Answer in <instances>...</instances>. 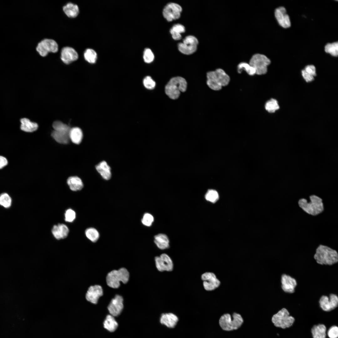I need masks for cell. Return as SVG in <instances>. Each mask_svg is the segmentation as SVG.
<instances>
[{
  "label": "cell",
  "instance_id": "1",
  "mask_svg": "<svg viewBox=\"0 0 338 338\" xmlns=\"http://www.w3.org/2000/svg\"><path fill=\"white\" fill-rule=\"evenodd\" d=\"M314 258L317 263L321 265H331L338 261V254L335 250L320 245L316 248Z\"/></svg>",
  "mask_w": 338,
  "mask_h": 338
},
{
  "label": "cell",
  "instance_id": "2",
  "mask_svg": "<svg viewBox=\"0 0 338 338\" xmlns=\"http://www.w3.org/2000/svg\"><path fill=\"white\" fill-rule=\"evenodd\" d=\"M207 77V85L215 90H220L222 87L227 85L230 80L229 76L221 69L208 72Z\"/></svg>",
  "mask_w": 338,
  "mask_h": 338
},
{
  "label": "cell",
  "instance_id": "3",
  "mask_svg": "<svg viewBox=\"0 0 338 338\" xmlns=\"http://www.w3.org/2000/svg\"><path fill=\"white\" fill-rule=\"evenodd\" d=\"M310 199L309 202L305 198L300 199L298 201L299 207L306 213L312 215H317L321 213L324 209L322 199L315 195L310 196Z\"/></svg>",
  "mask_w": 338,
  "mask_h": 338
},
{
  "label": "cell",
  "instance_id": "4",
  "mask_svg": "<svg viewBox=\"0 0 338 338\" xmlns=\"http://www.w3.org/2000/svg\"><path fill=\"white\" fill-rule=\"evenodd\" d=\"M187 82L183 78L176 77L172 78L165 88L166 95L171 99H177L181 92H185L187 88Z\"/></svg>",
  "mask_w": 338,
  "mask_h": 338
},
{
  "label": "cell",
  "instance_id": "5",
  "mask_svg": "<svg viewBox=\"0 0 338 338\" xmlns=\"http://www.w3.org/2000/svg\"><path fill=\"white\" fill-rule=\"evenodd\" d=\"M129 273L125 268H121L118 270H113L107 274L106 281L107 285L113 288H118L120 282L125 284L128 281Z\"/></svg>",
  "mask_w": 338,
  "mask_h": 338
},
{
  "label": "cell",
  "instance_id": "6",
  "mask_svg": "<svg viewBox=\"0 0 338 338\" xmlns=\"http://www.w3.org/2000/svg\"><path fill=\"white\" fill-rule=\"evenodd\" d=\"M232 318L229 314H225L222 315L219 320V324L221 328L226 331L236 330L239 328L243 322L241 315L234 313L232 315Z\"/></svg>",
  "mask_w": 338,
  "mask_h": 338
},
{
  "label": "cell",
  "instance_id": "7",
  "mask_svg": "<svg viewBox=\"0 0 338 338\" xmlns=\"http://www.w3.org/2000/svg\"><path fill=\"white\" fill-rule=\"evenodd\" d=\"M271 320L275 326L284 329L292 325L295 319L287 309L283 308L273 316Z\"/></svg>",
  "mask_w": 338,
  "mask_h": 338
},
{
  "label": "cell",
  "instance_id": "8",
  "mask_svg": "<svg viewBox=\"0 0 338 338\" xmlns=\"http://www.w3.org/2000/svg\"><path fill=\"white\" fill-rule=\"evenodd\" d=\"M270 62V60L265 55L256 54L252 56L249 64L254 68L256 74L262 75L267 73V66Z\"/></svg>",
  "mask_w": 338,
  "mask_h": 338
},
{
  "label": "cell",
  "instance_id": "9",
  "mask_svg": "<svg viewBox=\"0 0 338 338\" xmlns=\"http://www.w3.org/2000/svg\"><path fill=\"white\" fill-rule=\"evenodd\" d=\"M198 43L196 38L192 35H188L185 37L182 42L178 44V49L183 54H191L196 51Z\"/></svg>",
  "mask_w": 338,
  "mask_h": 338
},
{
  "label": "cell",
  "instance_id": "10",
  "mask_svg": "<svg viewBox=\"0 0 338 338\" xmlns=\"http://www.w3.org/2000/svg\"><path fill=\"white\" fill-rule=\"evenodd\" d=\"M58 49V45L54 40L46 38L39 42L36 48V51L41 56L45 57L49 53H56Z\"/></svg>",
  "mask_w": 338,
  "mask_h": 338
},
{
  "label": "cell",
  "instance_id": "11",
  "mask_svg": "<svg viewBox=\"0 0 338 338\" xmlns=\"http://www.w3.org/2000/svg\"><path fill=\"white\" fill-rule=\"evenodd\" d=\"M156 267L160 272H171L173 270L174 264L171 257L167 254L163 253L155 258Z\"/></svg>",
  "mask_w": 338,
  "mask_h": 338
},
{
  "label": "cell",
  "instance_id": "12",
  "mask_svg": "<svg viewBox=\"0 0 338 338\" xmlns=\"http://www.w3.org/2000/svg\"><path fill=\"white\" fill-rule=\"evenodd\" d=\"M182 9L178 4L174 3H167L163 9L162 14L164 17L169 22L179 18Z\"/></svg>",
  "mask_w": 338,
  "mask_h": 338
},
{
  "label": "cell",
  "instance_id": "13",
  "mask_svg": "<svg viewBox=\"0 0 338 338\" xmlns=\"http://www.w3.org/2000/svg\"><path fill=\"white\" fill-rule=\"evenodd\" d=\"M201 278L203 281V288L207 291L213 290L218 288L220 284V281L213 272H205L201 275Z\"/></svg>",
  "mask_w": 338,
  "mask_h": 338
},
{
  "label": "cell",
  "instance_id": "14",
  "mask_svg": "<svg viewBox=\"0 0 338 338\" xmlns=\"http://www.w3.org/2000/svg\"><path fill=\"white\" fill-rule=\"evenodd\" d=\"M320 308L324 311L329 312L334 310L338 305V297L334 294H330L329 296L322 295L319 301Z\"/></svg>",
  "mask_w": 338,
  "mask_h": 338
},
{
  "label": "cell",
  "instance_id": "15",
  "mask_svg": "<svg viewBox=\"0 0 338 338\" xmlns=\"http://www.w3.org/2000/svg\"><path fill=\"white\" fill-rule=\"evenodd\" d=\"M103 294L102 287L98 285L90 286L85 293L86 300L94 304L97 303L99 299Z\"/></svg>",
  "mask_w": 338,
  "mask_h": 338
},
{
  "label": "cell",
  "instance_id": "16",
  "mask_svg": "<svg viewBox=\"0 0 338 338\" xmlns=\"http://www.w3.org/2000/svg\"><path fill=\"white\" fill-rule=\"evenodd\" d=\"M123 301L122 297L119 295H116L111 300L108 306L110 315L115 317L120 314L124 307Z\"/></svg>",
  "mask_w": 338,
  "mask_h": 338
},
{
  "label": "cell",
  "instance_id": "17",
  "mask_svg": "<svg viewBox=\"0 0 338 338\" xmlns=\"http://www.w3.org/2000/svg\"><path fill=\"white\" fill-rule=\"evenodd\" d=\"M281 288L284 292L292 294L295 292L297 282L294 278L289 275L283 274L281 276Z\"/></svg>",
  "mask_w": 338,
  "mask_h": 338
},
{
  "label": "cell",
  "instance_id": "18",
  "mask_svg": "<svg viewBox=\"0 0 338 338\" xmlns=\"http://www.w3.org/2000/svg\"><path fill=\"white\" fill-rule=\"evenodd\" d=\"M274 14L278 23L281 26L284 28H288L290 26L289 16L284 7H280L276 8Z\"/></svg>",
  "mask_w": 338,
  "mask_h": 338
},
{
  "label": "cell",
  "instance_id": "19",
  "mask_svg": "<svg viewBox=\"0 0 338 338\" xmlns=\"http://www.w3.org/2000/svg\"><path fill=\"white\" fill-rule=\"evenodd\" d=\"M60 58L64 63L68 64L77 60L78 58V55L77 52L72 48L66 47L61 50Z\"/></svg>",
  "mask_w": 338,
  "mask_h": 338
},
{
  "label": "cell",
  "instance_id": "20",
  "mask_svg": "<svg viewBox=\"0 0 338 338\" xmlns=\"http://www.w3.org/2000/svg\"><path fill=\"white\" fill-rule=\"evenodd\" d=\"M160 322L169 328H174L178 321V317L172 313H162L160 318Z\"/></svg>",
  "mask_w": 338,
  "mask_h": 338
},
{
  "label": "cell",
  "instance_id": "21",
  "mask_svg": "<svg viewBox=\"0 0 338 338\" xmlns=\"http://www.w3.org/2000/svg\"><path fill=\"white\" fill-rule=\"evenodd\" d=\"M69 230L68 227L64 224L59 223L54 225L52 229V233L54 237L57 240L66 238L68 236Z\"/></svg>",
  "mask_w": 338,
  "mask_h": 338
},
{
  "label": "cell",
  "instance_id": "22",
  "mask_svg": "<svg viewBox=\"0 0 338 338\" xmlns=\"http://www.w3.org/2000/svg\"><path fill=\"white\" fill-rule=\"evenodd\" d=\"M95 168L104 179L108 180L111 178V168L106 161L100 162L95 166Z\"/></svg>",
  "mask_w": 338,
  "mask_h": 338
},
{
  "label": "cell",
  "instance_id": "23",
  "mask_svg": "<svg viewBox=\"0 0 338 338\" xmlns=\"http://www.w3.org/2000/svg\"><path fill=\"white\" fill-rule=\"evenodd\" d=\"M21 123L20 129L26 132H32L36 131L38 127V124L31 121L26 118H22L20 119Z\"/></svg>",
  "mask_w": 338,
  "mask_h": 338
},
{
  "label": "cell",
  "instance_id": "24",
  "mask_svg": "<svg viewBox=\"0 0 338 338\" xmlns=\"http://www.w3.org/2000/svg\"><path fill=\"white\" fill-rule=\"evenodd\" d=\"M154 242L157 247L161 250H164L169 247V241L165 234L159 233L154 237Z\"/></svg>",
  "mask_w": 338,
  "mask_h": 338
},
{
  "label": "cell",
  "instance_id": "25",
  "mask_svg": "<svg viewBox=\"0 0 338 338\" xmlns=\"http://www.w3.org/2000/svg\"><path fill=\"white\" fill-rule=\"evenodd\" d=\"M67 182L70 190L74 191L81 190L84 186L81 179L77 176L69 177L67 180Z\"/></svg>",
  "mask_w": 338,
  "mask_h": 338
},
{
  "label": "cell",
  "instance_id": "26",
  "mask_svg": "<svg viewBox=\"0 0 338 338\" xmlns=\"http://www.w3.org/2000/svg\"><path fill=\"white\" fill-rule=\"evenodd\" d=\"M326 328L323 324H319L313 326L311 333L313 338H326Z\"/></svg>",
  "mask_w": 338,
  "mask_h": 338
},
{
  "label": "cell",
  "instance_id": "27",
  "mask_svg": "<svg viewBox=\"0 0 338 338\" xmlns=\"http://www.w3.org/2000/svg\"><path fill=\"white\" fill-rule=\"evenodd\" d=\"M63 9L65 14L69 18L76 17L79 12L78 6L71 3H67L63 6Z\"/></svg>",
  "mask_w": 338,
  "mask_h": 338
},
{
  "label": "cell",
  "instance_id": "28",
  "mask_svg": "<svg viewBox=\"0 0 338 338\" xmlns=\"http://www.w3.org/2000/svg\"><path fill=\"white\" fill-rule=\"evenodd\" d=\"M51 136L56 142L60 144H66L69 143L70 139L69 132H59L54 130L52 132Z\"/></svg>",
  "mask_w": 338,
  "mask_h": 338
},
{
  "label": "cell",
  "instance_id": "29",
  "mask_svg": "<svg viewBox=\"0 0 338 338\" xmlns=\"http://www.w3.org/2000/svg\"><path fill=\"white\" fill-rule=\"evenodd\" d=\"M83 136L82 131L79 128L74 127L70 129L69 137L73 143L76 144H79L82 140Z\"/></svg>",
  "mask_w": 338,
  "mask_h": 338
},
{
  "label": "cell",
  "instance_id": "30",
  "mask_svg": "<svg viewBox=\"0 0 338 338\" xmlns=\"http://www.w3.org/2000/svg\"><path fill=\"white\" fill-rule=\"evenodd\" d=\"M118 325L114 317L110 314L106 316L103 322L104 328L110 332L115 331L117 329Z\"/></svg>",
  "mask_w": 338,
  "mask_h": 338
},
{
  "label": "cell",
  "instance_id": "31",
  "mask_svg": "<svg viewBox=\"0 0 338 338\" xmlns=\"http://www.w3.org/2000/svg\"><path fill=\"white\" fill-rule=\"evenodd\" d=\"M170 31L173 38L175 40H179L182 38L181 33L185 32V29L182 25L177 23L173 25Z\"/></svg>",
  "mask_w": 338,
  "mask_h": 338
},
{
  "label": "cell",
  "instance_id": "32",
  "mask_svg": "<svg viewBox=\"0 0 338 338\" xmlns=\"http://www.w3.org/2000/svg\"><path fill=\"white\" fill-rule=\"evenodd\" d=\"M87 238L92 242H95L99 238L100 234L98 231L95 228H89L85 231Z\"/></svg>",
  "mask_w": 338,
  "mask_h": 338
},
{
  "label": "cell",
  "instance_id": "33",
  "mask_svg": "<svg viewBox=\"0 0 338 338\" xmlns=\"http://www.w3.org/2000/svg\"><path fill=\"white\" fill-rule=\"evenodd\" d=\"M85 59L88 62L95 63L97 59V54L95 51L91 49H87L85 51L84 54Z\"/></svg>",
  "mask_w": 338,
  "mask_h": 338
},
{
  "label": "cell",
  "instance_id": "34",
  "mask_svg": "<svg viewBox=\"0 0 338 338\" xmlns=\"http://www.w3.org/2000/svg\"><path fill=\"white\" fill-rule=\"evenodd\" d=\"M237 68L238 71L239 73H241L242 71L244 70L250 75H253L256 74V71L254 68L249 64L247 63H240L238 64Z\"/></svg>",
  "mask_w": 338,
  "mask_h": 338
},
{
  "label": "cell",
  "instance_id": "35",
  "mask_svg": "<svg viewBox=\"0 0 338 338\" xmlns=\"http://www.w3.org/2000/svg\"><path fill=\"white\" fill-rule=\"evenodd\" d=\"M325 52L334 57L338 55V43L337 42L328 43L325 46Z\"/></svg>",
  "mask_w": 338,
  "mask_h": 338
},
{
  "label": "cell",
  "instance_id": "36",
  "mask_svg": "<svg viewBox=\"0 0 338 338\" xmlns=\"http://www.w3.org/2000/svg\"><path fill=\"white\" fill-rule=\"evenodd\" d=\"M265 110L269 112L273 113L279 108L278 101L274 99L268 100L265 105Z\"/></svg>",
  "mask_w": 338,
  "mask_h": 338
},
{
  "label": "cell",
  "instance_id": "37",
  "mask_svg": "<svg viewBox=\"0 0 338 338\" xmlns=\"http://www.w3.org/2000/svg\"><path fill=\"white\" fill-rule=\"evenodd\" d=\"M12 203V198L8 193L4 192L0 194V206L8 208L11 207Z\"/></svg>",
  "mask_w": 338,
  "mask_h": 338
},
{
  "label": "cell",
  "instance_id": "38",
  "mask_svg": "<svg viewBox=\"0 0 338 338\" xmlns=\"http://www.w3.org/2000/svg\"><path fill=\"white\" fill-rule=\"evenodd\" d=\"M52 126L54 131L59 132H69L71 129L68 125L59 121L54 122Z\"/></svg>",
  "mask_w": 338,
  "mask_h": 338
},
{
  "label": "cell",
  "instance_id": "39",
  "mask_svg": "<svg viewBox=\"0 0 338 338\" xmlns=\"http://www.w3.org/2000/svg\"><path fill=\"white\" fill-rule=\"evenodd\" d=\"M206 199L212 203L215 202L219 198V195L217 191L213 190H208L205 195Z\"/></svg>",
  "mask_w": 338,
  "mask_h": 338
},
{
  "label": "cell",
  "instance_id": "40",
  "mask_svg": "<svg viewBox=\"0 0 338 338\" xmlns=\"http://www.w3.org/2000/svg\"><path fill=\"white\" fill-rule=\"evenodd\" d=\"M143 57L144 60L146 63H149L153 61L154 56L150 49L146 48L144 52Z\"/></svg>",
  "mask_w": 338,
  "mask_h": 338
},
{
  "label": "cell",
  "instance_id": "41",
  "mask_svg": "<svg viewBox=\"0 0 338 338\" xmlns=\"http://www.w3.org/2000/svg\"><path fill=\"white\" fill-rule=\"evenodd\" d=\"M143 82L144 87L148 90L153 89L156 86L155 81L149 76H146L144 79Z\"/></svg>",
  "mask_w": 338,
  "mask_h": 338
},
{
  "label": "cell",
  "instance_id": "42",
  "mask_svg": "<svg viewBox=\"0 0 338 338\" xmlns=\"http://www.w3.org/2000/svg\"><path fill=\"white\" fill-rule=\"evenodd\" d=\"M154 220V217L152 215L149 213H146L143 216L141 222L144 225L149 227L151 225Z\"/></svg>",
  "mask_w": 338,
  "mask_h": 338
},
{
  "label": "cell",
  "instance_id": "43",
  "mask_svg": "<svg viewBox=\"0 0 338 338\" xmlns=\"http://www.w3.org/2000/svg\"><path fill=\"white\" fill-rule=\"evenodd\" d=\"M64 217L65 221L69 223L72 222L76 218V213L73 209L69 208L66 210Z\"/></svg>",
  "mask_w": 338,
  "mask_h": 338
},
{
  "label": "cell",
  "instance_id": "44",
  "mask_svg": "<svg viewBox=\"0 0 338 338\" xmlns=\"http://www.w3.org/2000/svg\"><path fill=\"white\" fill-rule=\"evenodd\" d=\"M327 335L330 338H337L338 337V327L335 325L331 326L328 330Z\"/></svg>",
  "mask_w": 338,
  "mask_h": 338
},
{
  "label": "cell",
  "instance_id": "45",
  "mask_svg": "<svg viewBox=\"0 0 338 338\" xmlns=\"http://www.w3.org/2000/svg\"><path fill=\"white\" fill-rule=\"evenodd\" d=\"M304 69L307 73L314 77L316 75V68L314 65H308L305 67Z\"/></svg>",
  "mask_w": 338,
  "mask_h": 338
},
{
  "label": "cell",
  "instance_id": "46",
  "mask_svg": "<svg viewBox=\"0 0 338 338\" xmlns=\"http://www.w3.org/2000/svg\"><path fill=\"white\" fill-rule=\"evenodd\" d=\"M301 74L304 79L307 82H311L314 79V77L307 73L304 69L301 71Z\"/></svg>",
  "mask_w": 338,
  "mask_h": 338
},
{
  "label": "cell",
  "instance_id": "47",
  "mask_svg": "<svg viewBox=\"0 0 338 338\" xmlns=\"http://www.w3.org/2000/svg\"><path fill=\"white\" fill-rule=\"evenodd\" d=\"M8 164L7 159L4 157L0 156V169L2 168Z\"/></svg>",
  "mask_w": 338,
  "mask_h": 338
}]
</instances>
